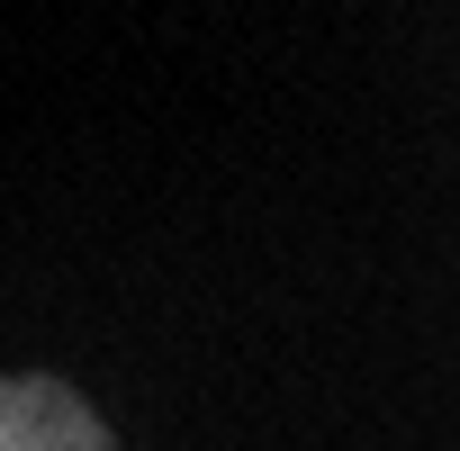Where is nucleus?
<instances>
[{"instance_id": "nucleus-1", "label": "nucleus", "mask_w": 460, "mask_h": 451, "mask_svg": "<svg viewBox=\"0 0 460 451\" xmlns=\"http://www.w3.org/2000/svg\"><path fill=\"white\" fill-rule=\"evenodd\" d=\"M0 451H118V433L73 379L28 370V379H0Z\"/></svg>"}]
</instances>
